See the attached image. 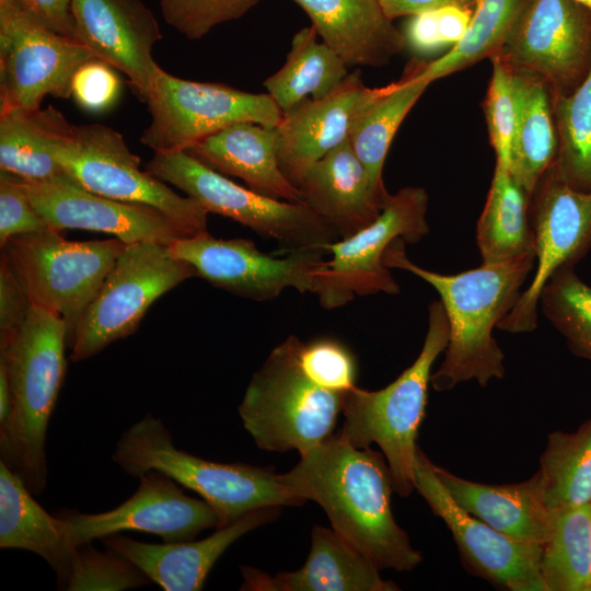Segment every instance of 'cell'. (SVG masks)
Masks as SVG:
<instances>
[{
    "label": "cell",
    "instance_id": "1",
    "mask_svg": "<svg viewBox=\"0 0 591 591\" xmlns=\"http://www.w3.org/2000/svg\"><path fill=\"white\" fill-rule=\"evenodd\" d=\"M300 456L280 474L282 483L304 502H317L348 544L380 570L410 571L421 563V553L394 519L393 478L383 453L355 448L338 432Z\"/></svg>",
    "mask_w": 591,
    "mask_h": 591
},
{
    "label": "cell",
    "instance_id": "2",
    "mask_svg": "<svg viewBox=\"0 0 591 591\" xmlns=\"http://www.w3.org/2000/svg\"><path fill=\"white\" fill-rule=\"evenodd\" d=\"M405 243L396 239L389 246L385 266L407 270L432 286L450 325L444 359L430 378L432 387L438 392L449 391L470 380L486 386L493 379L503 378L505 355L493 331L519 300L522 285L535 266V254L443 275L410 262Z\"/></svg>",
    "mask_w": 591,
    "mask_h": 591
},
{
    "label": "cell",
    "instance_id": "3",
    "mask_svg": "<svg viewBox=\"0 0 591 591\" xmlns=\"http://www.w3.org/2000/svg\"><path fill=\"white\" fill-rule=\"evenodd\" d=\"M67 339L62 318L32 305L15 337L0 347L11 394L0 424V459L34 496L47 483L46 432L67 370Z\"/></svg>",
    "mask_w": 591,
    "mask_h": 591
},
{
    "label": "cell",
    "instance_id": "4",
    "mask_svg": "<svg viewBox=\"0 0 591 591\" xmlns=\"http://www.w3.org/2000/svg\"><path fill=\"white\" fill-rule=\"evenodd\" d=\"M112 460L130 476L157 470L197 493L218 514V528L256 509L304 503L271 467L212 462L176 448L163 421L151 414L123 432Z\"/></svg>",
    "mask_w": 591,
    "mask_h": 591
},
{
    "label": "cell",
    "instance_id": "5",
    "mask_svg": "<svg viewBox=\"0 0 591 591\" xmlns=\"http://www.w3.org/2000/svg\"><path fill=\"white\" fill-rule=\"evenodd\" d=\"M449 320L440 300L428 306V328L415 361L392 383L378 391L352 386L345 394L339 434L358 449L375 443L382 450L394 491L415 490L416 439L425 417L431 369L448 346Z\"/></svg>",
    "mask_w": 591,
    "mask_h": 591
},
{
    "label": "cell",
    "instance_id": "6",
    "mask_svg": "<svg viewBox=\"0 0 591 591\" xmlns=\"http://www.w3.org/2000/svg\"><path fill=\"white\" fill-rule=\"evenodd\" d=\"M302 341L288 336L253 374L239 415L256 445L303 454L329 436L343 413L345 394L326 389L304 371Z\"/></svg>",
    "mask_w": 591,
    "mask_h": 591
},
{
    "label": "cell",
    "instance_id": "7",
    "mask_svg": "<svg viewBox=\"0 0 591 591\" xmlns=\"http://www.w3.org/2000/svg\"><path fill=\"white\" fill-rule=\"evenodd\" d=\"M60 231L48 228L11 237L1 246V258L33 305L62 318L69 346L85 310L126 244L117 237L68 241Z\"/></svg>",
    "mask_w": 591,
    "mask_h": 591
},
{
    "label": "cell",
    "instance_id": "8",
    "mask_svg": "<svg viewBox=\"0 0 591 591\" xmlns=\"http://www.w3.org/2000/svg\"><path fill=\"white\" fill-rule=\"evenodd\" d=\"M146 171L177 187L208 212L275 239L288 253L323 250L338 233L303 202L276 199L237 185L186 151L154 152Z\"/></svg>",
    "mask_w": 591,
    "mask_h": 591
},
{
    "label": "cell",
    "instance_id": "9",
    "mask_svg": "<svg viewBox=\"0 0 591 591\" xmlns=\"http://www.w3.org/2000/svg\"><path fill=\"white\" fill-rule=\"evenodd\" d=\"M195 276L194 267L166 245L126 244L74 331L71 360L88 359L134 334L158 298Z\"/></svg>",
    "mask_w": 591,
    "mask_h": 591
},
{
    "label": "cell",
    "instance_id": "10",
    "mask_svg": "<svg viewBox=\"0 0 591 591\" xmlns=\"http://www.w3.org/2000/svg\"><path fill=\"white\" fill-rule=\"evenodd\" d=\"M56 158L65 174L95 194L153 207L177 223L188 236L207 232L208 211L164 182L139 169L140 159L123 136L101 125H73Z\"/></svg>",
    "mask_w": 591,
    "mask_h": 591
},
{
    "label": "cell",
    "instance_id": "11",
    "mask_svg": "<svg viewBox=\"0 0 591 591\" xmlns=\"http://www.w3.org/2000/svg\"><path fill=\"white\" fill-rule=\"evenodd\" d=\"M151 120L141 142L154 152L186 151L201 139L237 123L277 127L283 113L266 93L177 78L162 68L144 101Z\"/></svg>",
    "mask_w": 591,
    "mask_h": 591
},
{
    "label": "cell",
    "instance_id": "12",
    "mask_svg": "<svg viewBox=\"0 0 591 591\" xmlns=\"http://www.w3.org/2000/svg\"><path fill=\"white\" fill-rule=\"evenodd\" d=\"M428 201L422 187L401 188L389 195L370 225L327 245L332 258L318 273L314 291L320 304L333 310L356 297L399 293V285L384 264V254L396 239L414 244L429 233Z\"/></svg>",
    "mask_w": 591,
    "mask_h": 591
},
{
    "label": "cell",
    "instance_id": "13",
    "mask_svg": "<svg viewBox=\"0 0 591 591\" xmlns=\"http://www.w3.org/2000/svg\"><path fill=\"white\" fill-rule=\"evenodd\" d=\"M92 58L14 0H0V113L39 108L46 95L69 97L74 72Z\"/></svg>",
    "mask_w": 591,
    "mask_h": 591
},
{
    "label": "cell",
    "instance_id": "14",
    "mask_svg": "<svg viewBox=\"0 0 591 591\" xmlns=\"http://www.w3.org/2000/svg\"><path fill=\"white\" fill-rule=\"evenodd\" d=\"M167 247L212 286L255 301L273 300L288 288L314 293L317 275L327 263L323 250L276 257L257 250L251 240H221L208 231L178 237Z\"/></svg>",
    "mask_w": 591,
    "mask_h": 591
},
{
    "label": "cell",
    "instance_id": "15",
    "mask_svg": "<svg viewBox=\"0 0 591 591\" xmlns=\"http://www.w3.org/2000/svg\"><path fill=\"white\" fill-rule=\"evenodd\" d=\"M529 213L534 233L535 273L497 326L511 334L536 329L538 299L545 283L559 268L573 266L591 247V194L569 187L552 166L531 194Z\"/></svg>",
    "mask_w": 591,
    "mask_h": 591
},
{
    "label": "cell",
    "instance_id": "16",
    "mask_svg": "<svg viewBox=\"0 0 591 591\" xmlns=\"http://www.w3.org/2000/svg\"><path fill=\"white\" fill-rule=\"evenodd\" d=\"M498 56L541 76L554 96H569L591 70V10L577 0H529Z\"/></svg>",
    "mask_w": 591,
    "mask_h": 591
},
{
    "label": "cell",
    "instance_id": "17",
    "mask_svg": "<svg viewBox=\"0 0 591 591\" xmlns=\"http://www.w3.org/2000/svg\"><path fill=\"white\" fill-rule=\"evenodd\" d=\"M415 490L450 530L462 565L474 576L509 591H546L541 572L542 546L511 538L460 507L418 448Z\"/></svg>",
    "mask_w": 591,
    "mask_h": 591
},
{
    "label": "cell",
    "instance_id": "18",
    "mask_svg": "<svg viewBox=\"0 0 591 591\" xmlns=\"http://www.w3.org/2000/svg\"><path fill=\"white\" fill-rule=\"evenodd\" d=\"M139 478L135 494L112 510L60 511L69 543L79 547L121 531L146 532L163 542L176 543L194 540L201 531L219 526L218 514L210 505L187 496L169 475L151 470Z\"/></svg>",
    "mask_w": 591,
    "mask_h": 591
},
{
    "label": "cell",
    "instance_id": "19",
    "mask_svg": "<svg viewBox=\"0 0 591 591\" xmlns=\"http://www.w3.org/2000/svg\"><path fill=\"white\" fill-rule=\"evenodd\" d=\"M24 183L36 209L49 227L58 230L99 231L125 244L153 242L166 246L178 237L188 236L160 210L95 194L67 174Z\"/></svg>",
    "mask_w": 591,
    "mask_h": 591
},
{
    "label": "cell",
    "instance_id": "20",
    "mask_svg": "<svg viewBox=\"0 0 591 591\" xmlns=\"http://www.w3.org/2000/svg\"><path fill=\"white\" fill-rule=\"evenodd\" d=\"M389 89L367 86L356 70L329 94L306 100L283 114L277 129L281 171L298 188L306 171L348 140L369 107Z\"/></svg>",
    "mask_w": 591,
    "mask_h": 591
},
{
    "label": "cell",
    "instance_id": "21",
    "mask_svg": "<svg viewBox=\"0 0 591 591\" xmlns=\"http://www.w3.org/2000/svg\"><path fill=\"white\" fill-rule=\"evenodd\" d=\"M71 12L78 42L126 74L146 101L161 68L152 51L162 38L149 8L141 0H71Z\"/></svg>",
    "mask_w": 591,
    "mask_h": 591
},
{
    "label": "cell",
    "instance_id": "22",
    "mask_svg": "<svg viewBox=\"0 0 591 591\" xmlns=\"http://www.w3.org/2000/svg\"><path fill=\"white\" fill-rule=\"evenodd\" d=\"M279 510L256 509L195 542L143 543L119 533L100 540L106 549L131 561L164 591H199L220 556L247 532L275 520Z\"/></svg>",
    "mask_w": 591,
    "mask_h": 591
},
{
    "label": "cell",
    "instance_id": "23",
    "mask_svg": "<svg viewBox=\"0 0 591 591\" xmlns=\"http://www.w3.org/2000/svg\"><path fill=\"white\" fill-rule=\"evenodd\" d=\"M299 189L303 204L346 239L370 225L390 193L379 189L349 139L315 162Z\"/></svg>",
    "mask_w": 591,
    "mask_h": 591
},
{
    "label": "cell",
    "instance_id": "24",
    "mask_svg": "<svg viewBox=\"0 0 591 591\" xmlns=\"http://www.w3.org/2000/svg\"><path fill=\"white\" fill-rule=\"evenodd\" d=\"M379 568L333 529L314 525L303 567L270 576L253 567L241 568V590L251 591H397L383 580Z\"/></svg>",
    "mask_w": 591,
    "mask_h": 591
},
{
    "label": "cell",
    "instance_id": "25",
    "mask_svg": "<svg viewBox=\"0 0 591 591\" xmlns=\"http://www.w3.org/2000/svg\"><path fill=\"white\" fill-rule=\"evenodd\" d=\"M348 67H384L406 48L380 0H292Z\"/></svg>",
    "mask_w": 591,
    "mask_h": 591
},
{
    "label": "cell",
    "instance_id": "26",
    "mask_svg": "<svg viewBox=\"0 0 591 591\" xmlns=\"http://www.w3.org/2000/svg\"><path fill=\"white\" fill-rule=\"evenodd\" d=\"M431 466L466 512L517 541L542 547L548 541L554 512L544 501L536 473L520 483L488 485L454 475L432 462Z\"/></svg>",
    "mask_w": 591,
    "mask_h": 591
},
{
    "label": "cell",
    "instance_id": "27",
    "mask_svg": "<svg viewBox=\"0 0 591 591\" xmlns=\"http://www.w3.org/2000/svg\"><path fill=\"white\" fill-rule=\"evenodd\" d=\"M186 152L222 175L243 179L257 193L303 202L301 190L280 169L276 127L237 123L194 143Z\"/></svg>",
    "mask_w": 591,
    "mask_h": 591
},
{
    "label": "cell",
    "instance_id": "28",
    "mask_svg": "<svg viewBox=\"0 0 591 591\" xmlns=\"http://www.w3.org/2000/svg\"><path fill=\"white\" fill-rule=\"evenodd\" d=\"M19 475L0 461V547L42 557L66 589L78 556L63 531L61 518L49 514Z\"/></svg>",
    "mask_w": 591,
    "mask_h": 591
},
{
    "label": "cell",
    "instance_id": "29",
    "mask_svg": "<svg viewBox=\"0 0 591 591\" xmlns=\"http://www.w3.org/2000/svg\"><path fill=\"white\" fill-rule=\"evenodd\" d=\"M512 67L518 86V116L509 171L531 197L540 178L554 164L557 153L553 91L541 76Z\"/></svg>",
    "mask_w": 591,
    "mask_h": 591
},
{
    "label": "cell",
    "instance_id": "30",
    "mask_svg": "<svg viewBox=\"0 0 591 591\" xmlns=\"http://www.w3.org/2000/svg\"><path fill=\"white\" fill-rule=\"evenodd\" d=\"M73 128L53 105L0 113V167L27 182L65 174L56 152Z\"/></svg>",
    "mask_w": 591,
    "mask_h": 591
},
{
    "label": "cell",
    "instance_id": "31",
    "mask_svg": "<svg viewBox=\"0 0 591 591\" xmlns=\"http://www.w3.org/2000/svg\"><path fill=\"white\" fill-rule=\"evenodd\" d=\"M529 206L530 195L517 183L509 167L496 163L476 229L482 264L535 254Z\"/></svg>",
    "mask_w": 591,
    "mask_h": 591
},
{
    "label": "cell",
    "instance_id": "32",
    "mask_svg": "<svg viewBox=\"0 0 591 591\" xmlns=\"http://www.w3.org/2000/svg\"><path fill=\"white\" fill-rule=\"evenodd\" d=\"M317 36L312 25L298 31L285 65L264 81L283 114L309 99L326 96L349 74L346 62Z\"/></svg>",
    "mask_w": 591,
    "mask_h": 591
},
{
    "label": "cell",
    "instance_id": "33",
    "mask_svg": "<svg viewBox=\"0 0 591 591\" xmlns=\"http://www.w3.org/2000/svg\"><path fill=\"white\" fill-rule=\"evenodd\" d=\"M422 62L414 58L407 65L402 79L389 84L387 91L369 107L349 137L373 184L382 190L386 189L383 166L394 136L430 84L420 78Z\"/></svg>",
    "mask_w": 591,
    "mask_h": 591
},
{
    "label": "cell",
    "instance_id": "34",
    "mask_svg": "<svg viewBox=\"0 0 591 591\" xmlns=\"http://www.w3.org/2000/svg\"><path fill=\"white\" fill-rule=\"evenodd\" d=\"M536 475L552 512L591 501V418L575 432L548 434Z\"/></svg>",
    "mask_w": 591,
    "mask_h": 591
},
{
    "label": "cell",
    "instance_id": "35",
    "mask_svg": "<svg viewBox=\"0 0 591 591\" xmlns=\"http://www.w3.org/2000/svg\"><path fill=\"white\" fill-rule=\"evenodd\" d=\"M529 0H475L468 28L443 56L424 60L420 78L432 83L499 54Z\"/></svg>",
    "mask_w": 591,
    "mask_h": 591
},
{
    "label": "cell",
    "instance_id": "36",
    "mask_svg": "<svg viewBox=\"0 0 591 591\" xmlns=\"http://www.w3.org/2000/svg\"><path fill=\"white\" fill-rule=\"evenodd\" d=\"M541 572L546 591H591V501L554 512Z\"/></svg>",
    "mask_w": 591,
    "mask_h": 591
},
{
    "label": "cell",
    "instance_id": "37",
    "mask_svg": "<svg viewBox=\"0 0 591 591\" xmlns=\"http://www.w3.org/2000/svg\"><path fill=\"white\" fill-rule=\"evenodd\" d=\"M557 153L552 167L569 187L591 194V70L569 96H554Z\"/></svg>",
    "mask_w": 591,
    "mask_h": 591
},
{
    "label": "cell",
    "instance_id": "38",
    "mask_svg": "<svg viewBox=\"0 0 591 591\" xmlns=\"http://www.w3.org/2000/svg\"><path fill=\"white\" fill-rule=\"evenodd\" d=\"M544 316L566 338L569 349L591 361V287L573 271L559 268L538 299Z\"/></svg>",
    "mask_w": 591,
    "mask_h": 591
},
{
    "label": "cell",
    "instance_id": "39",
    "mask_svg": "<svg viewBox=\"0 0 591 591\" xmlns=\"http://www.w3.org/2000/svg\"><path fill=\"white\" fill-rule=\"evenodd\" d=\"M493 73L483 103L496 163L509 167L511 142L518 116V86L512 65L500 56L490 58Z\"/></svg>",
    "mask_w": 591,
    "mask_h": 591
},
{
    "label": "cell",
    "instance_id": "40",
    "mask_svg": "<svg viewBox=\"0 0 591 591\" xmlns=\"http://www.w3.org/2000/svg\"><path fill=\"white\" fill-rule=\"evenodd\" d=\"M474 4H450L406 16L402 31L406 48L418 57L451 49L467 31Z\"/></svg>",
    "mask_w": 591,
    "mask_h": 591
},
{
    "label": "cell",
    "instance_id": "41",
    "mask_svg": "<svg viewBox=\"0 0 591 591\" xmlns=\"http://www.w3.org/2000/svg\"><path fill=\"white\" fill-rule=\"evenodd\" d=\"M151 580L131 561L106 549L101 552L91 543L78 548L71 578L65 590H125L149 584Z\"/></svg>",
    "mask_w": 591,
    "mask_h": 591
},
{
    "label": "cell",
    "instance_id": "42",
    "mask_svg": "<svg viewBox=\"0 0 591 591\" xmlns=\"http://www.w3.org/2000/svg\"><path fill=\"white\" fill-rule=\"evenodd\" d=\"M260 0H160L165 22L192 40L215 26L242 18Z\"/></svg>",
    "mask_w": 591,
    "mask_h": 591
},
{
    "label": "cell",
    "instance_id": "43",
    "mask_svg": "<svg viewBox=\"0 0 591 591\" xmlns=\"http://www.w3.org/2000/svg\"><path fill=\"white\" fill-rule=\"evenodd\" d=\"M300 358L308 375L326 389L346 393L356 385L355 357L337 340L320 338L303 343Z\"/></svg>",
    "mask_w": 591,
    "mask_h": 591
},
{
    "label": "cell",
    "instance_id": "44",
    "mask_svg": "<svg viewBox=\"0 0 591 591\" xmlns=\"http://www.w3.org/2000/svg\"><path fill=\"white\" fill-rule=\"evenodd\" d=\"M51 228L34 206L24 181L0 171V246L16 235Z\"/></svg>",
    "mask_w": 591,
    "mask_h": 591
},
{
    "label": "cell",
    "instance_id": "45",
    "mask_svg": "<svg viewBox=\"0 0 591 591\" xmlns=\"http://www.w3.org/2000/svg\"><path fill=\"white\" fill-rule=\"evenodd\" d=\"M114 69L99 58H92L77 69L71 80V95L82 109L101 113L117 102L121 84Z\"/></svg>",
    "mask_w": 591,
    "mask_h": 591
},
{
    "label": "cell",
    "instance_id": "46",
    "mask_svg": "<svg viewBox=\"0 0 591 591\" xmlns=\"http://www.w3.org/2000/svg\"><path fill=\"white\" fill-rule=\"evenodd\" d=\"M31 299L7 262L0 258V347L8 345L25 323Z\"/></svg>",
    "mask_w": 591,
    "mask_h": 591
},
{
    "label": "cell",
    "instance_id": "47",
    "mask_svg": "<svg viewBox=\"0 0 591 591\" xmlns=\"http://www.w3.org/2000/svg\"><path fill=\"white\" fill-rule=\"evenodd\" d=\"M39 23L67 38L77 40L71 0H14ZM80 43V42H79Z\"/></svg>",
    "mask_w": 591,
    "mask_h": 591
},
{
    "label": "cell",
    "instance_id": "48",
    "mask_svg": "<svg viewBox=\"0 0 591 591\" xmlns=\"http://www.w3.org/2000/svg\"><path fill=\"white\" fill-rule=\"evenodd\" d=\"M385 14L395 20L422 11L433 10L450 4L472 3L475 0H380Z\"/></svg>",
    "mask_w": 591,
    "mask_h": 591
},
{
    "label": "cell",
    "instance_id": "49",
    "mask_svg": "<svg viewBox=\"0 0 591 591\" xmlns=\"http://www.w3.org/2000/svg\"><path fill=\"white\" fill-rule=\"evenodd\" d=\"M11 394L7 372L0 366V424L3 422L10 413Z\"/></svg>",
    "mask_w": 591,
    "mask_h": 591
},
{
    "label": "cell",
    "instance_id": "50",
    "mask_svg": "<svg viewBox=\"0 0 591 591\" xmlns=\"http://www.w3.org/2000/svg\"><path fill=\"white\" fill-rule=\"evenodd\" d=\"M578 2L582 3L583 5H586L588 9L591 10V0H577Z\"/></svg>",
    "mask_w": 591,
    "mask_h": 591
}]
</instances>
